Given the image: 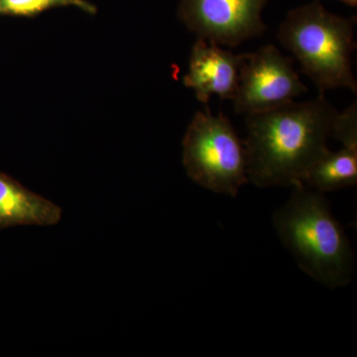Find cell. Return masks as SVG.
<instances>
[{
	"label": "cell",
	"mask_w": 357,
	"mask_h": 357,
	"mask_svg": "<svg viewBox=\"0 0 357 357\" xmlns=\"http://www.w3.org/2000/svg\"><path fill=\"white\" fill-rule=\"evenodd\" d=\"M337 110L325 95L246 115L249 182L260 188L292 187L328 151Z\"/></svg>",
	"instance_id": "obj_1"
},
{
	"label": "cell",
	"mask_w": 357,
	"mask_h": 357,
	"mask_svg": "<svg viewBox=\"0 0 357 357\" xmlns=\"http://www.w3.org/2000/svg\"><path fill=\"white\" fill-rule=\"evenodd\" d=\"M287 203L273 215L279 238L305 273L326 287L351 283L356 255L325 192L296 183Z\"/></svg>",
	"instance_id": "obj_2"
},
{
	"label": "cell",
	"mask_w": 357,
	"mask_h": 357,
	"mask_svg": "<svg viewBox=\"0 0 357 357\" xmlns=\"http://www.w3.org/2000/svg\"><path fill=\"white\" fill-rule=\"evenodd\" d=\"M356 16L349 18L330 13L321 0H312L289 11L277 38L297 59L319 95L338 89H351L356 95L351 64L356 48Z\"/></svg>",
	"instance_id": "obj_3"
},
{
	"label": "cell",
	"mask_w": 357,
	"mask_h": 357,
	"mask_svg": "<svg viewBox=\"0 0 357 357\" xmlns=\"http://www.w3.org/2000/svg\"><path fill=\"white\" fill-rule=\"evenodd\" d=\"M183 165L192 182L232 198L249 182L244 141L227 117L208 107L195 114L185 130Z\"/></svg>",
	"instance_id": "obj_4"
},
{
	"label": "cell",
	"mask_w": 357,
	"mask_h": 357,
	"mask_svg": "<svg viewBox=\"0 0 357 357\" xmlns=\"http://www.w3.org/2000/svg\"><path fill=\"white\" fill-rule=\"evenodd\" d=\"M307 91L294 69L293 59L266 45L245 54L232 102L236 114L248 115L282 107Z\"/></svg>",
	"instance_id": "obj_5"
},
{
	"label": "cell",
	"mask_w": 357,
	"mask_h": 357,
	"mask_svg": "<svg viewBox=\"0 0 357 357\" xmlns=\"http://www.w3.org/2000/svg\"><path fill=\"white\" fill-rule=\"evenodd\" d=\"M267 0H181L178 16L197 38L230 48L261 36Z\"/></svg>",
	"instance_id": "obj_6"
},
{
	"label": "cell",
	"mask_w": 357,
	"mask_h": 357,
	"mask_svg": "<svg viewBox=\"0 0 357 357\" xmlns=\"http://www.w3.org/2000/svg\"><path fill=\"white\" fill-rule=\"evenodd\" d=\"M245 54H234L220 45L198 39L192 45L189 70L183 79L199 102L208 105L211 96L234 100Z\"/></svg>",
	"instance_id": "obj_7"
},
{
	"label": "cell",
	"mask_w": 357,
	"mask_h": 357,
	"mask_svg": "<svg viewBox=\"0 0 357 357\" xmlns=\"http://www.w3.org/2000/svg\"><path fill=\"white\" fill-rule=\"evenodd\" d=\"M60 206L0 173V230L18 225L50 227L62 218Z\"/></svg>",
	"instance_id": "obj_8"
},
{
	"label": "cell",
	"mask_w": 357,
	"mask_h": 357,
	"mask_svg": "<svg viewBox=\"0 0 357 357\" xmlns=\"http://www.w3.org/2000/svg\"><path fill=\"white\" fill-rule=\"evenodd\" d=\"M302 184L321 192L337 191L357 183V148L330 149L305 174Z\"/></svg>",
	"instance_id": "obj_9"
},
{
	"label": "cell",
	"mask_w": 357,
	"mask_h": 357,
	"mask_svg": "<svg viewBox=\"0 0 357 357\" xmlns=\"http://www.w3.org/2000/svg\"><path fill=\"white\" fill-rule=\"evenodd\" d=\"M57 7H76L86 13H96V7L88 0H0V16L30 17Z\"/></svg>",
	"instance_id": "obj_10"
},
{
	"label": "cell",
	"mask_w": 357,
	"mask_h": 357,
	"mask_svg": "<svg viewBox=\"0 0 357 357\" xmlns=\"http://www.w3.org/2000/svg\"><path fill=\"white\" fill-rule=\"evenodd\" d=\"M332 137L342 146L357 148V105H349L344 112H337L333 121Z\"/></svg>",
	"instance_id": "obj_11"
},
{
	"label": "cell",
	"mask_w": 357,
	"mask_h": 357,
	"mask_svg": "<svg viewBox=\"0 0 357 357\" xmlns=\"http://www.w3.org/2000/svg\"><path fill=\"white\" fill-rule=\"evenodd\" d=\"M340 1L344 2V3L351 7L357 6V0H340Z\"/></svg>",
	"instance_id": "obj_12"
}]
</instances>
